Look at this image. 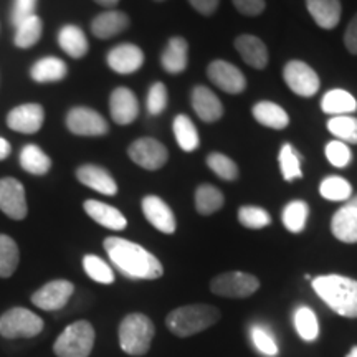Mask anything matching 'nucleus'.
Returning a JSON list of instances; mask_svg holds the SVG:
<instances>
[{
	"label": "nucleus",
	"instance_id": "nucleus-28",
	"mask_svg": "<svg viewBox=\"0 0 357 357\" xmlns=\"http://www.w3.org/2000/svg\"><path fill=\"white\" fill-rule=\"evenodd\" d=\"M58 43L61 50L71 58H83L88 53L86 35L77 25L61 26L58 32Z\"/></svg>",
	"mask_w": 357,
	"mask_h": 357
},
{
	"label": "nucleus",
	"instance_id": "nucleus-30",
	"mask_svg": "<svg viewBox=\"0 0 357 357\" xmlns=\"http://www.w3.org/2000/svg\"><path fill=\"white\" fill-rule=\"evenodd\" d=\"M172 129H174V136H176L177 144L182 151H185V153H192V151L197 149L200 144L199 132L189 116L187 114L176 116V119H174L172 123Z\"/></svg>",
	"mask_w": 357,
	"mask_h": 357
},
{
	"label": "nucleus",
	"instance_id": "nucleus-44",
	"mask_svg": "<svg viewBox=\"0 0 357 357\" xmlns=\"http://www.w3.org/2000/svg\"><path fill=\"white\" fill-rule=\"evenodd\" d=\"M146 108L149 111V114L158 116L167 108V88L164 83H154L149 88L146 100Z\"/></svg>",
	"mask_w": 357,
	"mask_h": 357
},
{
	"label": "nucleus",
	"instance_id": "nucleus-48",
	"mask_svg": "<svg viewBox=\"0 0 357 357\" xmlns=\"http://www.w3.org/2000/svg\"><path fill=\"white\" fill-rule=\"evenodd\" d=\"M344 45H346L347 50L352 53V55H357V13L354 15V19L349 22V25H347V29H346Z\"/></svg>",
	"mask_w": 357,
	"mask_h": 357
},
{
	"label": "nucleus",
	"instance_id": "nucleus-49",
	"mask_svg": "<svg viewBox=\"0 0 357 357\" xmlns=\"http://www.w3.org/2000/svg\"><path fill=\"white\" fill-rule=\"evenodd\" d=\"M189 3L202 15H212L217 12L220 0H189Z\"/></svg>",
	"mask_w": 357,
	"mask_h": 357
},
{
	"label": "nucleus",
	"instance_id": "nucleus-25",
	"mask_svg": "<svg viewBox=\"0 0 357 357\" xmlns=\"http://www.w3.org/2000/svg\"><path fill=\"white\" fill-rule=\"evenodd\" d=\"M189 43L182 37H172L167 42L166 50L160 55V65L169 75H178L187 68Z\"/></svg>",
	"mask_w": 357,
	"mask_h": 357
},
{
	"label": "nucleus",
	"instance_id": "nucleus-20",
	"mask_svg": "<svg viewBox=\"0 0 357 357\" xmlns=\"http://www.w3.org/2000/svg\"><path fill=\"white\" fill-rule=\"evenodd\" d=\"M78 181L89 189L100 192L102 195H116L118 192V184L111 174L95 164H86V166L78 167L77 171Z\"/></svg>",
	"mask_w": 357,
	"mask_h": 357
},
{
	"label": "nucleus",
	"instance_id": "nucleus-7",
	"mask_svg": "<svg viewBox=\"0 0 357 357\" xmlns=\"http://www.w3.org/2000/svg\"><path fill=\"white\" fill-rule=\"evenodd\" d=\"M260 288L257 276L245 271H227L211 281V291L223 298H248Z\"/></svg>",
	"mask_w": 357,
	"mask_h": 357
},
{
	"label": "nucleus",
	"instance_id": "nucleus-6",
	"mask_svg": "<svg viewBox=\"0 0 357 357\" xmlns=\"http://www.w3.org/2000/svg\"><path fill=\"white\" fill-rule=\"evenodd\" d=\"M43 331V319L26 307H12L0 316V336L30 339Z\"/></svg>",
	"mask_w": 357,
	"mask_h": 357
},
{
	"label": "nucleus",
	"instance_id": "nucleus-52",
	"mask_svg": "<svg viewBox=\"0 0 357 357\" xmlns=\"http://www.w3.org/2000/svg\"><path fill=\"white\" fill-rule=\"evenodd\" d=\"M346 357H357V346L352 347L351 352H349V354H347Z\"/></svg>",
	"mask_w": 357,
	"mask_h": 357
},
{
	"label": "nucleus",
	"instance_id": "nucleus-10",
	"mask_svg": "<svg viewBox=\"0 0 357 357\" xmlns=\"http://www.w3.org/2000/svg\"><path fill=\"white\" fill-rule=\"evenodd\" d=\"M66 128L77 136H105L109 131L106 119L98 111L84 106H77L68 111Z\"/></svg>",
	"mask_w": 357,
	"mask_h": 357
},
{
	"label": "nucleus",
	"instance_id": "nucleus-34",
	"mask_svg": "<svg viewBox=\"0 0 357 357\" xmlns=\"http://www.w3.org/2000/svg\"><path fill=\"white\" fill-rule=\"evenodd\" d=\"M20 253L15 240L0 234V278H8L19 266Z\"/></svg>",
	"mask_w": 357,
	"mask_h": 357
},
{
	"label": "nucleus",
	"instance_id": "nucleus-50",
	"mask_svg": "<svg viewBox=\"0 0 357 357\" xmlns=\"http://www.w3.org/2000/svg\"><path fill=\"white\" fill-rule=\"evenodd\" d=\"M12 153V147H10V142L7 139H3V137H0V160L7 159L8 155Z\"/></svg>",
	"mask_w": 357,
	"mask_h": 357
},
{
	"label": "nucleus",
	"instance_id": "nucleus-21",
	"mask_svg": "<svg viewBox=\"0 0 357 357\" xmlns=\"http://www.w3.org/2000/svg\"><path fill=\"white\" fill-rule=\"evenodd\" d=\"M129 26V17L119 10H106L91 22V32L96 38L108 40L124 32Z\"/></svg>",
	"mask_w": 357,
	"mask_h": 357
},
{
	"label": "nucleus",
	"instance_id": "nucleus-31",
	"mask_svg": "<svg viewBox=\"0 0 357 357\" xmlns=\"http://www.w3.org/2000/svg\"><path fill=\"white\" fill-rule=\"evenodd\" d=\"M20 166L25 172L43 176L50 171L52 159L35 144H26L20 153Z\"/></svg>",
	"mask_w": 357,
	"mask_h": 357
},
{
	"label": "nucleus",
	"instance_id": "nucleus-51",
	"mask_svg": "<svg viewBox=\"0 0 357 357\" xmlns=\"http://www.w3.org/2000/svg\"><path fill=\"white\" fill-rule=\"evenodd\" d=\"M95 2L100 3V6H102V7H114V6H118L119 0H95Z\"/></svg>",
	"mask_w": 357,
	"mask_h": 357
},
{
	"label": "nucleus",
	"instance_id": "nucleus-16",
	"mask_svg": "<svg viewBox=\"0 0 357 357\" xmlns=\"http://www.w3.org/2000/svg\"><path fill=\"white\" fill-rule=\"evenodd\" d=\"M142 212H144V217L154 229H158L166 235H171L176 231V215H174L171 207L158 195H146L142 199Z\"/></svg>",
	"mask_w": 357,
	"mask_h": 357
},
{
	"label": "nucleus",
	"instance_id": "nucleus-37",
	"mask_svg": "<svg viewBox=\"0 0 357 357\" xmlns=\"http://www.w3.org/2000/svg\"><path fill=\"white\" fill-rule=\"evenodd\" d=\"M319 194L326 200H333V202H344L346 200L347 202L352 195V185L344 177L329 176L321 182Z\"/></svg>",
	"mask_w": 357,
	"mask_h": 357
},
{
	"label": "nucleus",
	"instance_id": "nucleus-23",
	"mask_svg": "<svg viewBox=\"0 0 357 357\" xmlns=\"http://www.w3.org/2000/svg\"><path fill=\"white\" fill-rule=\"evenodd\" d=\"M235 48L252 68L263 70L268 65L266 45L255 35H240V37H236Z\"/></svg>",
	"mask_w": 357,
	"mask_h": 357
},
{
	"label": "nucleus",
	"instance_id": "nucleus-17",
	"mask_svg": "<svg viewBox=\"0 0 357 357\" xmlns=\"http://www.w3.org/2000/svg\"><path fill=\"white\" fill-rule=\"evenodd\" d=\"M331 231L339 242L357 243V195L333 215Z\"/></svg>",
	"mask_w": 357,
	"mask_h": 357
},
{
	"label": "nucleus",
	"instance_id": "nucleus-14",
	"mask_svg": "<svg viewBox=\"0 0 357 357\" xmlns=\"http://www.w3.org/2000/svg\"><path fill=\"white\" fill-rule=\"evenodd\" d=\"M111 118L119 126H128L139 116V102L131 89L126 86L116 88L109 96Z\"/></svg>",
	"mask_w": 357,
	"mask_h": 357
},
{
	"label": "nucleus",
	"instance_id": "nucleus-24",
	"mask_svg": "<svg viewBox=\"0 0 357 357\" xmlns=\"http://www.w3.org/2000/svg\"><path fill=\"white\" fill-rule=\"evenodd\" d=\"M307 12L318 26L331 30L341 20V2L339 0H306Z\"/></svg>",
	"mask_w": 357,
	"mask_h": 357
},
{
	"label": "nucleus",
	"instance_id": "nucleus-22",
	"mask_svg": "<svg viewBox=\"0 0 357 357\" xmlns=\"http://www.w3.org/2000/svg\"><path fill=\"white\" fill-rule=\"evenodd\" d=\"M83 207L93 220L100 223L102 227H106V229L114 230V231L126 229L128 225L126 217H124L118 208L113 207V205L102 204L100 200H86Z\"/></svg>",
	"mask_w": 357,
	"mask_h": 357
},
{
	"label": "nucleus",
	"instance_id": "nucleus-8",
	"mask_svg": "<svg viewBox=\"0 0 357 357\" xmlns=\"http://www.w3.org/2000/svg\"><path fill=\"white\" fill-rule=\"evenodd\" d=\"M129 159L146 171H158L167 162V147L154 137H139L129 146Z\"/></svg>",
	"mask_w": 357,
	"mask_h": 357
},
{
	"label": "nucleus",
	"instance_id": "nucleus-5",
	"mask_svg": "<svg viewBox=\"0 0 357 357\" xmlns=\"http://www.w3.org/2000/svg\"><path fill=\"white\" fill-rule=\"evenodd\" d=\"M95 346V329L88 321H77L66 326L56 337L53 352L58 357H88Z\"/></svg>",
	"mask_w": 357,
	"mask_h": 357
},
{
	"label": "nucleus",
	"instance_id": "nucleus-27",
	"mask_svg": "<svg viewBox=\"0 0 357 357\" xmlns=\"http://www.w3.org/2000/svg\"><path fill=\"white\" fill-rule=\"evenodd\" d=\"M253 118L257 119L261 126L270 129H284L289 124V116L281 106L271 101H260L253 106Z\"/></svg>",
	"mask_w": 357,
	"mask_h": 357
},
{
	"label": "nucleus",
	"instance_id": "nucleus-43",
	"mask_svg": "<svg viewBox=\"0 0 357 357\" xmlns=\"http://www.w3.org/2000/svg\"><path fill=\"white\" fill-rule=\"evenodd\" d=\"M252 341H253V346H255L261 354L270 356V357L278 354L280 349H278V344H276V339L266 328L255 326V328L252 329Z\"/></svg>",
	"mask_w": 357,
	"mask_h": 357
},
{
	"label": "nucleus",
	"instance_id": "nucleus-32",
	"mask_svg": "<svg viewBox=\"0 0 357 357\" xmlns=\"http://www.w3.org/2000/svg\"><path fill=\"white\" fill-rule=\"evenodd\" d=\"M223 202L225 199H223L222 190H218L217 187L204 184L195 190V208L200 215H212L218 212L223 207Z\"/></svg>",
	"mask_w": 357,
	"mask_h": 357
},
{
	"label": "nucleus",
	"instance_id": "nucleus-45",
	"mask_svg": "<svg viewBox=\"0 0 357 357\" xmlns=\"http://www.w3.org/2000/svg\"><path fill=\"white\" fill-rule=\"evenodd\" d=\"M326 158L334 167H346L352 160V153L349 146L341 141H331L326 146Z\"/></svg>",
	"mask_w": 357,
	"mask_h": 357
},
{
	"label": "nucleus",
	"instance_id": "nucleus-36",
	"mask_svg": "<svg viewBox=\"0 0 357 357\" xmlns=\"http://www.w3.org/2000/svg\"><path fill=\"white\" fill-rule=\"evenodd\" d=\"M307 215H310L307 204L303 202V200H293V202H289L284 207L281 220H283V225L287 227L288 231H291V234H301L306 227Z\"/></svg>",
	"mask_w": 357,
	"mask_h": 357
},
{
	"label": "nucleus",
	"instance_id": "nucleus-39",
	"mask_svg": "<svg viewBox=\"0 0 357 357\" xmlns=\"http://www.w3.org/2000/svg\"><path fill=\"white\" fill-rule=\"evenodd\" d=\"M278 160H280V169H281V174H283L284 181L291 182L294 178L303 177L301 158L298 155L296 151H294V147L289 144V142L281 146Z\"/></svg>",
	"mask_w": 357,
	"mask_h": 357
},
{
	"label": "nucleus",
	"instance_id": "nucleus-40",
	"mask_svg": "<svg viewBox=\"0 0 357 357\" xmlns=\"http://www.w3.org/2000/svg\"><path fill=\"white\" fill-rule=\"evenodd\" d=\"M83 268L93 281L101 284H111L114 281V271L108 263L96 255H86L83 258Z\"/></svg>",
	"mask_w": 357,
	"mask_h": 357
},
{
	"label": "nucleus",
	"instance_id": "nucleus-15",
	"mask_svg": "<svg viewBox=\"0 0 357 357\" xmlns=\"http://www.w3.org/2000/svg\"><path fill=\"white\" fill-rule=\"evenodd\" d=\"M45 111L37 102H26L13 108L7 116V126L17 132L35 134L43 126Z\"/></svg>",
	"mask_w": 357,
	"mask_h": 357
},
{
	"label": "nucleus",
	"instance_id": "nucleus-13",
	"mask_svg": "<svg viewBox=\"0 0 357 357\" xmlns=\"http://www.w3.org/2000/svg\"><path fill=\"white\" fill-rule=\"evenodd\" d=\"M207 77L217 88L230 95H238L247 88L245 75L235 65L225 60H213L207 68Z\"/></svg>",
	"mask_w": 357,
	"mask_h": 357
},
{
	"label": "nucleus",
	"instance_id": "nucleus-41",
	"mask_svg": "<svg viewBox=\"0 0 357 357\" xmlns=\"http://www.w3.org/2000/svg\"><path fill=\"white\" fill-rule=\"evenodd\" d=\"M207 166L211 167V171L218 176L223 181H235L238 177V166L235 164V160H231L229 155L222 153H211L207 155Z\"/></svg>",
	"mask_w": 357,
	"mask_h": 357
},
{
	"label": "nucleus",
	"instance_id": "nucleus-12",
	"mask_svg": "<svg viewBox=\"0 0 357 357\" xmlns=\"http://www.w3.org/2000/svg\"><path fill=\"white\" fill-rule=\"evenodd\" d=\"M73 291L71 281L53 280L32 294V303L43 311H58L66 306Z\"/></svg>",
	"mask_w": 357,
	"mask_h": 357
},
{
	"label": "nucleus",
	"instance_id": "nucleus-42",
	"mask_svg": "<svg viewBox=\"0 0 357 357\" xmlns=\"http://www.w3.org/2000/svg\"><path fill=\"white\" fill-rule=\"evenodd\" d=\"M238 222L247 229L260 230L270 225L271 217L265 208L255 207V205H243L238 208Z\"/></svg>",
	"mask_w": 357,
	"mask_h": 357
},
{
	"label": "nucleus",
	"instance_id": "nucleus-53",
	"mask_svg": "<svg viewBox=\"0 0 357 357\" xmlns=\"http://www.w3.org/2000/svg\"><path fill=\"white\" fill-rule=\"evenodd\" d=\"M155 2H164V0H155Z\"/></svg>",
	"mask_w": 357,
	"mask_h": 357
},
{
	"label": "nucleus",
	"instance_id": "nucleus-35",
	"mask_svg": "<svg viewBox=\"0 0 357 357\" xmlns=\"http://www.w3.org/2000/svg\"><path fill=\"white\" fill-rule=\"evenodd\" d=\"M294 328H296L298 334H300L301 339L311 342L316 341L319 336V324L318 318H316L314 311L311 310L310 306H300L296 311H294Z\"/></svg>",
	"mask_w": 357,
	"mask_h": 357
},
{
	"label": "nucleus",
	"instance_id": "nucleus-19",
	"mask_svg": "<svg viewBox=\"0 0 357 357\" xmlns=\"http://www.w3.org/2000/svg\"><path fill=\"white\" fill-rule=\"evenodd\" d=\"M192 108L205 123H215L223 116V106L215 93L207 86H195L192 89Z\"/></svg>",
	"mask_w": 357,
	"mask_h": 357
},
{
	"label": "nucleus",
	"instance_id": "nucleus-4",
	"mask_svg": "<svg viewBox=\"0 0 357 357\" xmlns=\"http://www.w3.org/2000/svg\"><path fill=\"white\" fill-rule=\"evenodd\" d=\"M154 334L153 321L141 312H131L119 324V346L129 356H144L149 351Z\"/></svg>",
	"mask_w": 357,
	"mask_h": 357
},
{
	"label": "nucleus",
	"instance_id": "nucleus-1",
	"mask_svg": "<svg viewBox=\"0 0 357 357\" xmlns=\"http://www.w3.org/2000/svg\"><path fill=\"white\" fill-rule=\"evenodd\" d=\"M102 245L109 260L128 278L158 280L164 275L162 263L141 245L119 236H108Z\"/></svg>",
	"mask_w": 357,
	"mask_h": 357
},
{
	"label": "nucleus",
	"instance_id": "nucleus-29",
	"mask_svg": "<svg viewBox=\"0 0 357 357\" xmlns=\"http://www.w3.org/2000/svg\"><path fill=\"white\" fill-rule=\"evenodd\" d=\"M321 108L326 114L347 116L357 109L356 98L344 89H331L323 96Z\"/></svg>",
	"mask_w": 357,
	"mask_h": 357
},
{
	"label": "nucleus",
	"instance_id": "nucleus-2",
	"mask_svg": "<svg viewBox=\"0 0 357 357\" xmlns=\"http://www.w3.org/2000/svg\"><path fill=\"white\" fill-rule=\"evenodd\" d=\"M312 289L339 316L357 318V281L341 275H324L312 280Z\"/></svg>",
	"mask_w": 357,
	"mask_h": 357
},
{
	"label": "nucleus",
	"instance_id": "nucleus-18",
	"mask_svg": "<svg viewBox=\"0 0 357 357\" xmlns=\"http://www.w3.org/2000/svg\"><path fill=\"white\" fill-rule=\"evenodd\" d=\"M108 66L119 75L136 73L144 63V53L137 45L123 43L114 47L106 56Z\"/></svg>",
	"mask_w": 357,
	"mask_h": 357
},
{
	"label": "nucleus",
	"instance_id": "nucleus-47",
	"mask_svg": "<svg viewBox=\"0 0 357 357\" xmlns=\"http://www.w3.org/2000/svg\"><path fill=\"white\" fill-rule=\"evenodd\" d=\"M234 6L236 10L247 17H257L265 10V0H234Z\"/></svg>",
	"mask_w": 357,
	"mask_h": 357
},
{
	"label": "nucleus",
	"instance_id": "nucleus-9",
	"mask_svg": "<svg viewBox=\"0 0 357 357\" xmlns=\"http://www.w3.org/2000/svg\"><path fill=\"white\" fill-rule=\"evenodd\" d=\"M283 78L294 95L311 98L319 91V77L310 65L301 60L288 61L283 70Z\"/></svg>",
	"mask_w": 357,
	"mask_h": 357
},
{
	"label": "nucleus",
	"instance_id": "nucleus-33",
	"mask_svg": "<svg viewBox=\"0 0 357 357\" xmlns=\"http://www.w3.org/2000/svg\"><path fill=\"white\" fill-rule=\"evenodd\" d=\"M15 38L13 42L19 48H30L33 45L38 43V40L42 38L43 32V22L38 15H32L29 19H25L22 24L15 26Z\"/></svg>",
	"mask_w": 357,
	"mask_h": 357
},
{
	"label": "nucleus",
	"instance_id": "nucleus-3",
	"mask_svg": "<svg viewBox=\"0 0 357 357\" xmlns=\"http://www.w3.org/2000/svg\"><path fill=\"white\" fill-rule=\"evenodd\" d=\"M220 319V311L208 305H187L171 311L166 318L169 331L178 337L202 333Z\"/></svg>",
	"mask_w": 357,
	"mask_h": 357
},
{
	"label": "nucleus",
	"instance_id": "nucleus-26",
	"mask_svg": "<svg viewBox=\"0 0 357 357\" xmlns=\"http://www.w3.org/2000/svg\"><path fill=\"white\" fill-rule=\"evenodd\" d=\"M68 73V66L63 60L56 56H47L35 61L30 70V77L37 83H53L63 79Z\"/></svg>",
	"mask_w": 357,
	"mask_h": 357
},
{
	"label": "nucleus",
	"instance_id": "nucleus-46",
	"mask_svg": "<svg viewBox=\"0 0 357 357\" xmlns=\"http://www.w3.org/2000/svg\"><path fill=\"white\" fill-rule=\"evenodd\" d=\"M35 7H37V0H15L12 10V24L17 26L22 24L25 19L35 15Z\"/></svg>",
	"mask_w": 357,
	"mask_h": 357
},
{
	"label": "nucleus",
	"instance_id": "nucleus-11",
	"mask_svg": "<svg viewBox=\"0 0 357 357\" xmlns=\"http://www.w3.org/2000/svg\"><path fill=\"white\" fill-rule=\"evenodd\" d=\"M0 211L13 220H24L29 213L25 189L17 178H0Z\"/></svg>",
	"mask_w": 357,
	"mask_h": 357
},
{
	"label": "nucleus",
	"instance_id": "nucleus-38",
	"mask_svg": "<svg viewBox=\"0 0 357 357\" xmlns=\"http://www.w3.org/2000/svg\"><path fill=\"white\" fill-rule=\"evenodd\" d=\"M328 131L341 142L357 144V119L352 116H333L328 121Z\"/></svg>",
	"mask_w": 357,
	"mask_h": 357
}]
</instances>
